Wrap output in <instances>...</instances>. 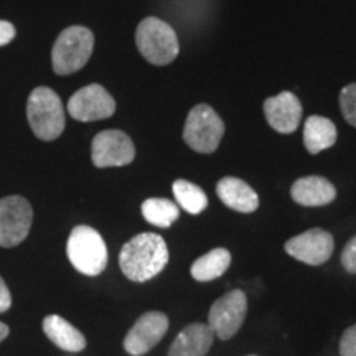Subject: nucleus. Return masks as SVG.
I'll list each match as a JSON object with an SVG mask.
<instances>
[{"label": "nucleus", "instance_id": "17", "mask_svg": "<svg viewBox=\"0 0 356 356\" xmlns=\"http://www.w3.org/2000/svg\"><path fill=\"white\" fill-rule=\"evenodd\" d=\"M43 332L50 338L51 343L58 348L70 351V353H78L86 348V338L76 327L66 322L60 315H48L43 320Z\"/></svg>", "mask_w": 356, "mask_h": 356}, {"label": "nucleus", "instance_id": "23", "mask_svg": "<svg viewBox=\"0 0 356 356\" xmlns=\"http://www.w3.org/2000/svg\"><path fill=\"white\" fill-rule=\"evenodd\" d=\"M340 356H356V325L346 328L338 345Z\"/></svg>", "mask_w": 356, "mask_h": 356}, {"label": "nucleus", "instance_id": "8", "mask_svg": "<svg viewBox=\"0 0 356 356\" xmlns=\"http://www.w3.org/2000/svg\"><path fill=\"white\" fill-rule=\"evenodd\" d=\"M33 221L32 204L12 195L0 200V246L13 248L29 236Z\"/></svg>", "mask_w": 356, "mask_h": 356}, {"label": "nucleus", "instance_id": "2", "mask_svg": "<svg viewBox=\"0 0 356 356\" xmlns=\"http://www.w3.org/2000/svg\"><path fill=\"white\" fill-rule=\"evenodd\" d=\"M26 118L35 136L42 140H55L65 131V108L60 96L47 86L35 88L26 102Z\"/></svg>", "mask_w": 356, "mask_h": 356}, {"label": "nucleus", "instance_id": "6", "mask_svg": "<svg viewBox=\"0 0 356 356\" xmlns=\"http://www.w3.org/2000/svg\"><path fill=\"white\" fill-rule=\"evenodd\" d=\"M225 136V124L211 106L197 104L186 115L184 140L200 154H213Z\"/></svg>", "mask_w": 356, "mask_h": 356}, {"label": "nucleus", "instance_id": "28", "mask_svg": "<svg viewBox=\"0 0 356 356\" xmlns=\"http://www.w3.org/2000/svg\"><path fill=\"white\" fill-rule=\"evenodd\" d=\"M249 356H257V355H249Z\"/></svg>", "mask_w": 356, "mask_h": 356}, {"label": "nucleus", "instance_id": "20", "mask_svg": "<svg viewBox=\"0 0 356 356\" xmlns=\"http://www.w3.org/2000/svg\"><path fill=\"white\" fill-rule=\"evenodd\" d=\"M172 190L180 208H184L190 215H200V213L207 210L208 197L198 185L180 178V180L173 181Z\"/></svg>", "mask_w": 356, "mask_h": 356}, {"label": "nucleus", "instance_id": "24", "mask_svg": "<svg viewBox=\"0 0 356 356\" xmlns=\"http://www.w3.org/2000/svg\"><path fill=\"white\" fill-rule=\"evenodd\" d=\"M341 266L348 274H356V236L346 243L341 251Z\"/></svg>", "mask_w": 356, "mask_h": 356}, {"label": "nucleus", "instance_id": "14", "mask_svg": "<svg viewBox=\"0 0 356 356\" xmlns=\"http://www.w3.org/2000/svg\"><path fill=\"white\" fill-rule=\"evenodd\" d=\"M291 195L302 207H325L337 198V188L325 177L310 175L293 181Z\"/></svg>", "mask_w": 356, "mask_h": 356}, {"label": "nucleus", "instance_id": "7", "mask_svg": "<svg viewBox=\"0 0 356 356\" xmlns=\"http://www.w3.org/2000/svg\"><path fill=\"white\" fill-rule=\"evenodd\" d=\"M248 314V297L234 289L215 300L208 314V325L220 340H229L241 330Z\"/></svg>", "mask_w": 356, "mask_h": 356}, {"label": "nucleus", "instance_id": "15", "mask_svg": "<svg viewBox=\"0 0 356 356\" xmlns=\"http://www.w3.org/2000/svg\"><path fill=\"white\" fill-rule=\"evenodd\" d=\"M215 333L208 323H191L178 333L168 356H207L210 351Z\"/></svg>", "mask_w": 356, "mask_h": 356}, {"label": "nucleus", "instance_id": "26", "mask_svg": "<svg viewBox=\"0 0 356 356\" xmlns=\"http://www.w3.org/2000/svg\"><path fill=\"white\" fill-rule=\"evenodd\" d=\"M12 305V296L10 291H8L7 284L3 282V279L0 277V314L7 312Z\"/></svg>", "mask_w": 356, "mask_h": 356}, {"label": "nucleus", "instance_id": "1", "mask_svg": "<svg viewBox=\"0 0 356 356\" xmlns=\"http://www.w3.org/2000/svg\"><path fill=\"white\" fill-rule=\"evenodd\" d=\"M165 239L155 233H142L127 241L119 254V266L127 279L147 282L165 269L168 264Z\"/></svg>", "mask_w": 356, "mask_h": 356}, {"label": "nucleus", "instance_id": "11", "mask_svg": "<svg viewBox=\"0 0 356 356\" xmlns=\"http://www.w3.org/2000/svg\"><path fill=\"white\" fill-rule=\"evenodd\" d=\"M284 249L289 256L304 262V264L322 266L332 257L335 241L328 231L312 228L289 239Z\"/></svg>", "mask_w": 356, "mask_h": 356}, {"label": "nucleus", "instance_id": "21", "mask_svg": "<svg viewBox=\"0 0 356 356\" xmlns=\"http://www.w3.org/2000/svg\"><path fill=\"white\" fill-rule=\"evenodd\" d=\"M142 215L150 225L168 228L180 216V208L167 198H149L142 203Z\"/></svg>", "mask_w": 356, "mask_h": 356}, {"label": "nucleus", "instance_id": "25", "mask_svg": "<svg viewBox=\"0 0 356 356\" xmlns=\"http://www.w3.org/2000/svg\"><path fill=\"white\" fill-rule=\"evenodd\" d=\"M15 26H13L10 22L0 20V47L10 43L13 38H15Z\"/></svg>", "mask_w": 356, "mask_h": 356}, {"label": "nucleus", "instance_id": "12", "mask_svg": "<svg viewBox=\"0 0 356 356\" xmlns=\"http://www.w3.org/2000/svg\"><path fill=\"white\" fill-rule=\"evenodd\" d=\"M168 330V317L162 312H147L132 325L124 338V348L131 356L149 353L165 337Z\"/></svg>", "mask_w": 356, "mask_h": 356}, {"label": "nucleus", "instance_id": "18", "mask_svg": "<svg viewBox=\"0 0 356 356\" xmlns=\"http://www.w3.org/2000/svg\"><path fill=\"white\" fill-rule=\"evenodd\" d=\"M337 142V127L323 115H310L304 126V145L309 154L317 155Z\"/></svg>", "mask_w": 356, "mask_h": 356}, {"label": "nucleus", "instance_id": "19", "mask_svg": "<svg viewBox=\"0 0 356 356\" xmlns=\"http://www.w3.org/2000/svg\"><path fill=\"white\" fill-rule=\"evenodd\" d=\"M231 264V254L228 249L225 248H215L208 251L207 254L198 257L197 261L191 264V277L198 282H210L221 277L226 270L229 269Z\"/></svg>", "mask_w": 356, "mask_h": 356}, {"label": "nucleus", "instance_id": "27", "mask_svg": "<svg viewBox=\"0 0 356 356\" xmlns=\"http://www.w3.org/2000/svg\"><path fill=\"white\" fill-rule=\"evenodd\" d=\"M8 332H10V330H8V327H7V325L0 322V341H3V340H6V338L8 337Z\"/></svg>", "mask_w": 356, "mask_h": 356}, {"label": "nucleus", "instance_id": "9", "mask_svg": "<svg viewBox=\"0 0 356 356\" xmlns=\"http://www.w3.org/2000/svg\"><path fill=\"white\" fill-rule=\"evenodd\" d=\"M91 159L97 168L124 167L136 159V147L126 132L109 129L92 139Z\"/></svg>", "mask_w": 356, "mask_h": 356}, {"label": "nucleus", "instance_id": "10", "mask_svg": "<svg viewBox=\"0 0 356 356\" xmlns=\"http://www.w3.org/2000/svg\"><path fill=\"white\" fill-rule=\"evenodd\" d=\"M68 113L79 122L101 121L115 113V101L101 84H89L70 97Z\"/></svg>", "mask_w": 356, "mask_h": 356}, {"label": "nucleus", "instance_id": "16", "mask_svg": "<svg viewBox=\"0 0 356 356\" xmlns=\"http://www.w3.org/2000/svg\"><path fill=\"white\" fill-rule=\"evenodd\" d=\"M218 197L226 207L239 213H252L259 208V197L246 181L236 177H225L216 185Z\"/></svg>", "mask_w": 356, "mask_h": 356}, {"label": "nucleus", "instance_id": "4", "mask_svg": "<svg viewBox=\"0 0 356 356\" xmlns=\"http://www.w3.org/2000/svg\"><path fill=\"white\" fill-rule=\"evenodd\" d=\"M66 254L78 273L89 277L99 275L108 266V248L95 228L79 225L71 231L66 243Z\"/></svg>", "mask_w": 356, "mask_h": 356}, {"label": "nucleus", "instance_id": "13", "mask_svg": "<svg viewBox=\"0 0 356 356\" xmlns=\"http://www.w3.org/2000/svg\"><path fill=\"white\" fill-rule=\"evenodd\" d=\"M264 114L274 131L279 134H292L300 124L302 104L293 92L282 91L264 101Z\"/></svg>", "mask_w": 356, "mask_h": 356}, {"label": "nucleus", "instance_id": "22", "mask_svg": "<svg viewBox=\"0 0 356 356\" xmlns=\"http://www.w3.org/2000/svg\"><path fill=\"white\" fill-rule=\"evenodd\" d=\"M340 109L346 122L356 127V83L348 84L340 92Z\"/></svg>", "mask_w": 356, "mask_h": 356}, {"label": "nucleus", "instance_id": "5", "mask_svg": "<svg viewBox=\"0 0 356 356\" xmlns=\"http://www.w3.org/2000/svg\"><path fill=\"white\" fill-rule=\"evenodd\" d=\"M136 43L140 55L155 66L170 65L180 51L175 30L157 17H147L140 22L136 30Z\"/></svg>", "mask_w": 356, "mask_h": 356}, {"label": "nucleus", "instance_id": "3", "mask_svg": "<svg viewBox=\"0 0 356 356\" xmlns=\"http://www.w3.org/2000/svg\"><path fill=\"white\" fill-rule=\"evenodd\" d=\"M95 48V35L86 26L73 25L63 30L51 50L53 70L60 76L76 73L88 63Z\"/></svg>", "mask_w": 356, "mask_h": 356}]
</instances>
